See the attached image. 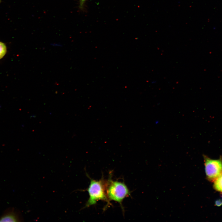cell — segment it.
<instances>
[{
  "label": "cell",
  "mask_w": 222,
  "mask_h": 222,
  "mask_svg": "<svg viewBox=\"0 0 222 222\" xmlns=\"http://www.w3.org/2000/svg\"><path fill=\"white\" fill-rule=\"evenodd\" d=\"M105 184L108 200L114 201L121 205L123 200L130 195L129 189L124 183L113 181L110 178Z\"/></svg>",
  "instance_id": "6da1fadb"
},
{
  "label": "cell",
  "mask_w": 222,
  "mask_h": 222,
  "mask_svg": "<svg viewBox=\"0 0 222 222\" xmlns=\"http://www.w3.org/2000/svg\"><path fill=\"white\" fill-rule=\"evenodd\" d=\"M106 182L103 180L91 179L87 190L89 198L83 208L96 204L99 200L109 202L106 192Z\"/></svg>",
  "instance_id": "7a4b0ae2"
},
{
  "label": "cell",
  "mask_w": 222,
  "mask_h": 222,
  "mask_svg": "<svg viewBox=\"0 0 222 222\" xmlns=\"http://www.w3.org/2000/svg\"><path fill=\"white\" fill-rule=\"evenodd\" d=\"M205 171L207 179L214 181L222 175V158L213 159L203 155Z\"/></svg>",
  "instance_id": "3957f363"
},
{
  "label": "cell",
  "mask_w": 222,
  "mask_h": 222,
  "mask_svg": "<svg viewBox=\"0 0 222 222\" xmlns=\"http://www.w3.org/2000/svg\"><path fill=\"white\" fill-rule=\"evenodd\" d=\"M21 220L19 213L12 208L6 210L0 217V222H19Z\"/></svg>",
  "instance_id": "277c9868"
},
{
  "label": "cell",
  "mask_w": 222,
  "mask_h": 222,
  "mask_svg": "<svg viewBox=\"0 0 222 222\" xmlns=\"http://www.w3.org/2000/svg\"><path fill=\"white\" fill-rule=\"evenodd\" d=\"M214 181L213 187L214 189L216 191L222 192V175Z\"/></svg>",
  "instance_id": "5b68a950"
},
{
  "label": "cell",
  "mask_w": 222,
  "mask_h": 222,
  "mask_svg": "<svg viewBox=\"0 0 222 222\" xmlns=\"http://www.w3.org/2000/svg\"><path fill=\"white\" fill-rule=\"evenodd\" d=\"M6 52V48L5 44L0 42V59L5 55Z\"/></svg>",
  "instance_id": "8992f818"
},
{
  "label": "cell",
  "mask_w": 222,
  "mask_h": 222,
  "mask_svg": "<svg viewBox=\"0 0 222 222\" xmlns=\"http://www.w3.org/2000/svg\"><path fill=\"white\" fill-rule=\"evenodd\" d=\"M86 0H79V7L81 9L83 8L84 6Z\"/></svg>",
  "instance_id": "52a82bcc"
},
{
  "label": "cell",
  "mask_w": 222,
  "mask_h": 222,
  "mask_svg": "<svg viewBox=\"0 0 222 222\" xmlns=\"http://www.w3.org/2000/svg\"><path fill=\"white\" fill-rule=\"evenodd\" d=\"M215 205L218 206L219 207L222 205V199H218L216 200L215 202Z\"/></svg>",
  "instance_id": "ba28073f"
}]
</instances>
